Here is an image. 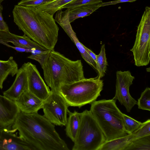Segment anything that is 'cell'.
Masks as SVG:
<instances>
[{"mask_svg":"<svg viewBox=\"0 0 150 150\" xmlns=\"http://www.w3.org/2000/svg\"><path fill=\"white\" fill-rule=\"evenodd\" d=\"M132 134L133 140L150 135V119L142 123L139 127Z\"/></svg>","mask_w":150,"mask_h":150,"instance_id":"cell-27","label":"cell"},{"mask_svg":"<svg viewBox=\"0 0 150 150\" xmlns=\"http://www.w3.org/2000/svg\"><path fill=\"white\" fill-rule=\"evenodd\" d=\"M116 101L113 98L96 100L91 103L90 111L106 141L129 134L125 129L122 113L117 106Z\"/></svg>","mask_w":150,"mask_h":150,"instance_id":"cell-4","label":"cell"},{"mask_svg":"<svg viewBox=\"0 0 150 150\" xmlns=\"http://www.w3.org/2000/svg\"><path fill=\"white\" fill-rule=\"evenodd\" d=\"M0 43L6 46L12 48L17 51L20 52L32 53L35 50V49H29L22 47H19L15 46H12L8 44L7 43L5 42L0 40Z\"/></svg>","mask_w":150,"mask_h":150,"instance_id":"cell-31","label":"cell"},{"mask_svg":"<svg viewBox=\"0 0 150 150\" xmlns=\"http://www.w3.org/2000/svg\"><path fill=\"white\" fill-rule=\"evenodd\" d=\"M23 65L27 71L28 90L44 101L51 93L49 87L46 84L35 65L29 62L24 63Z\"/></svg>","mask_w":150,"mask_h":150,"instance_id":"cell-10","label":"cell"},{"mask_svg":"<svg viewBox=\"0 0 150 150\" xmlns=\"http://www.w3.org/2000/svg\"><path fill=\"white\" fill-rule=\"evenodd\" d=\"M51 91L50 95L43 101L42 108L43 115L54 125L65 126L69 106L59 92Z\"/></svg>","mask_w":150,"mask_h":150,"instance_id":"cell-8","label":"cell"},{"mask_svg":"<svg viewBox=\"0 0 150 150\" xmlns=\"http://www.w3.org/2000/svg\"><path fill=\"white\" fill-rule=\"evenodd\" d=\"M85 48L88 53L93 59L96 63V55L92 50L85 46Z\"/></svg>","mask_w":150,"mask_h":150,"instance_id":"cell-34","label":"cell"},{"mask_svg":"<svg viewBox=\"0 0 150 150\" xmlns=\"http://www.w3.org/2000/svg\"><path fill=\"white\" fill-rule=\"evenodd\" d=\"M137 0H117L105 2H102L99 4L100 7L104 6L112 5H115L117 4L127 2H132Z\"/></svg>","mask_w":150,"mask_h":150,"instance_id":"cell-33","label":"cell"},{"mask_svg":"<svg viewBox=\"0 0 150 150\" xmlns=\"http://www.w3.org/2000/svg\"><path fill=\"white\" fill-rule=\"evenodd\" d=\"M53 0H21L18 5L26 6L36 7Z\"/></svg>","mask_w":150,"mask_h":150,"instance_id":"cell-30","label":"cell"},{"mask_svg":"<svg viewBox=\"0 0 150 150\" xmlns=\"http://www.w3.org/2000/svg\"><path fill=\"white\" fill-rule=\"evenodd\" d=\"M18 70V65L12 57H10L7 60H0V88H3V82L8 76H13Z\"/></svg>","mask_w":150,"mask_h":150,"instance_id":"cell-17","label":"cell"},{"mask_svg":"<svg viewBox=\"0 0 150 150\" xmlns=\"http://www.w3.org/2000/svg\"><path fill=\"white\" fill-rule=\"evenodd\" d=\"M69 10L68 8L64 11H63L62 9L58 10L56 12L54 20L61 26L71 40L73 38L76 36L70 22Z\"/></svg>","mask_w":150,"mask_h":150,"instance_id":"cell-19","label":"cell"},{"mask_svg":"<svg viewBox=\"0 0 150 150\" xmlns=\"http://www.w3.org/2000/svg\"><path fill=\"white\" fill-rule=\"evenodd\" d=\"M102 2V0H75L63 6L62 9H72L82 5L97 4Z\"/></svg>","mask_w":150,"mask_h":150,"instance_id":"cell-28","label":"cell"},{"mask_svg":"<svg viewBox=\"0 0 150 150\" xmlns=\"http://www.w3.org/2000/svg\"><path fill=\"white\" fill-rule=\"evenodd\" d=\"M11 128L34 150H69L54 125L38 112L18 113Z\"/></svg>","mask_w":150,"mask_h":150,"instance_id":"cell-1","label":"cell"},{"mask_svg":"<svg viewBox=\"0 0 150 150\" xmlns=\"http://www.w3.org/2000/svg\"><path fill=\"white\" fill-rule=\"evenodd\" d=\"M15 80L11 86L3 92V95L16 101L24 91L28 90L27 74L24 65L19 69L16 74Z\"/></svg>","mask_w":150,"mask_h":150,"instance_id":"cell-13","label":"cell"},{"mask_svg":"<svg viewBox=\"0 0 150 150\" xmlns=\"http://www.w3.org/2000/svg\"><path fill=\"white\" fill-rule=\"evenodd\" d=\"M0 150H34L29 144L21 140L11 125L0 127Z\"/></svg>","mask_w":150,"mask_h":150,"instance_id":"cell-11","label":"cell"},{"mask_svg":"<svg viewBox=\"0 0 150 150\" xmlns=\"http://www.w3.org/2000/svg\"><path fill=\"white\" fill-rule=\"evenodd\" d=\"M67 122L65 126L67 135L74 142L78 133L80 123L81 113L75 110L73 112L69 111Z\"/></svg>","mask_w":150,"mask_h":150,"instance_id":"cell-16","label":"cell"},{"mask_svg":"<svg viewBox=\"0 0 150 150\" xmlns=\"http://www.w3.org/2000/svg\"><path fill=\"white\" fill-rule=\"evenodd\" d=\"M14 22L24 34L49 50L54 49L59 28L53 15L35 7L15 5Z\"/></svg>","mask_w":150,"mask_h":150,"instance_id":"cell-2","label":"cell"},{"mask_svg":"<svg viewBox=\"0 0 150 150\" xmlns=\"http://www.w3.org/2000/svg\"><path fill=\"white\" fill-rule=\"evenodd\" d=\"M0 40L6 43L11 42L14 46L29 49H35L42 51L48 50L25 35L19 36L8 32H0Z\"/></svg>","mask_w":150,"mask_h":150,"instance_id":"cell-15","label":"cell"},{"mask_svg":"<svg viewBox=\"0 0 150 150\" xmlns=\"http://www.w3.org/2000/svg\"><path fill=\"white\" fill-rule=\"evenodd\" d=\"M138 108L144 110L150 111V88L146 87L138 99L137 104Z\"/></svg>","mask_w":150,"mask_h":150,"instance_id":"cell-26","label":"cell"},{"mask_svg":"<svg viewBox=\"0 0 150 150\" xmlns=\"http://www.w3.org/2000/svg\"><path fill=\"white\" fill-rule=\"evenodd\" d=\"M3 9V6L0 4V32H9L8 25L3 19L2 14Z\"/></svg>","mask_w":150,"mask_h":150,"instance_id":"cell-32","label":"cell"},{"mask_svg":"<svg viewBox=\"0 0 150 150\" xmlns=\"http://www.w3.org/2000/svg\"><path fill=\"white\" fill-rule=\"evenodd\" d=\"M5 0H0V4L3 1Z\"/></svg>","mask_w":150,"mask_h":150,"instance_id":"cell-35","label":"cell"},{"mask_svg":"<svg viewBox=\"0 0 150 150\" xmlns=\"http://www.w3.org/2000/svg\"><path fill=\"white\" fill-rule=\"evenodd\" d=\"M74 0H53L35 7L53 15L58 10L62 9L63 6Z\"/></svg>","mask_w":150,"mask_h":150,"instance_id":"cell-21","label":"cell"},{"mask_svg":"<svg viewBox=\"0 0 150 150\" xmlns=\"http://www.w3.org/2000/svg\"><path fill=\"white\" fill-rule=\"evenodd\" d=\"M96 71L98 75L96 77L101 79L104 77L106 73L108 63L105 52V45L103 44L101 47L99 54L96 55Z\"/></svg>","mask_w":150,"mask_h":150,"instance_id":"cell-23","label":"cell"},{"mask_svg":"<svg viewBox=\"0 0 150 150\" xmlns=\"http://www.w3.org/2000/svg\"><path fill=\"white\" fill-rule=\"evenodd\" d=\"M116 77L115 93L113 99L118 100L125 106L127 112H129L137 103L129 92V87L132 84L134 77L129 70L117 71Z\"/></svg>","mask_w":150,"mask_h":150,"instance_id":"cell-9","label":"cell"},{"mask_svg":"<svg viewBox=\"0 0 150 150\" xmlns=\"http://www.w3.org/2000/svg\"><path fill=\"white\" fill-rule=\"evenodd\" d=\"M103 80L97 77L83 79L61 86L59 93L69 106L79 108L96 100L103 89Z\"/></svg>","mask_w":150,"mask_h":150,"instance_id":"cell-5","label":"cell"},{"mask_svg":"<svg viewBox=\"0 0 150 150\" xmlns=\"http://www.w3.org/2000/svg\"><path fill=\"white\" fill-rule=\"evenodd\" d=\"M134 45L130 50L133 53L134 64L146 66L150 62V7L146 6L137 26Z\"/></svg>","mask_w":150,"mask_h":150,"instance_id":"cell-7","label":"cell"},{"mask_svg":"<svg viewBox=\"0 0 150 150\" xmlns=\"http://www.w3.org/2000/svg\"><path fill=\"white\" fill-rule=\"evenodd\" d=\"M43 101L28 90L24 92L15 102L21 112L32 113L38 112L42 109Z\"/></svg>","mask_w":150,"mask_h":150,"instance_id":"cell-14","label":"cell"},{"mask_svg":"<svg viewBox=\"0 0 150 150\" xmlns=\"http://www.w3.org/2000/svg\"><path fill=\"white\" fill-rule=\"evenodd\" d=\"M99 4L82 5L69 9V17L70 23L78 18L90 15L100 7Z\"/></svg>","mask_w":150,"mask_h":150,"instance_id":"cell-18","label":"cell"},{"mask_svg":"<svg viewBox=\"0 0 150 150\" xmlns=\"http://www.w3.org/2000/svg\"><path fill=\"white\" fill-rule=\"evenodd\" d=\"M133 139L132 134L109 141H106L99 150H125L126 146Z\"/></svg>","mask_w":150,"mask_h":150,"instance_id":"cell-20","label":"cell"},{"mask_svg":"<svg viewBox=\"0 0 150 150\" xmlns=\"http://www.w3.org/2000/svg\"><path fill=\"white\" fill-rule=\"evenodd\" d=\"M45 80L52 91L85 78L80 60H72L54 50H50L40 64Z\"/></svg>","mask_w":150,"mask_h":150,"instance_id":"cell-3","label":"cell"},{"mask_svg":"<svg viewBox=\"0 0 150 150\" xmlns=\"http://www.w3.org/2000/svg\"><path fill=\"white\" fill-rule=\"evenodd\" d=\"M20 112L15 101L0 95V127L11 125Z\"/></svg>","mask_w":150,"mask_h":150,"instance_id":"cell-12","label":"cell"},{"mask_svg":"<svg viewBox=\"0 0 150 150\" xmlns=\"http://www.w3.org/2000/svg\"><path fill=\"white\" fill-rule=\"evenodd\" d=\"M49 50L43 51L35 49L33 52L31 53V55L28 57V58L37 61L40 64Z\"/></svg>","mask_w":150,"mask_h":150,"instance_id":"cell-29","label":"cell"},{"mask_svg":"<svg viewBox=\"0 0 150 150\" xmlns=\"http://www.w3.org/2000/svg\"><path fill=\"white\" fill-rule=\"evenodd\" d=\"M71 41L75 45L84 60L96 71V63L86 50L85 46L79 42L77 37L73 38Z\"/></svg>","mask_w":150,"mask_h":150,"instance_id":"cell-24","label":"cell"},{"mask_svg":"<svg viewBox=\"0 0 150 150\" xmlns=\"http://www.w3.org/2000/svg\"><path fill=\"white\" fill-rule=\"evenodd\" d=\"M106 141L104 135L90 110L81 112L79 129L72 150H99Z\"/></svg>","mask_w":150,"mask_h":150,"instance_id":"cell-6","label":"cell"},{"mask_svg":"<svg viewBox=\"0 0 150 150\" xmlns=\"http://www.w3.org/2000/svg\"><path fill=\"white\" fill-rule=\"evenodd\" d=\"M122 115L125 129L129 134L137 130L142 123L123 113Z\"/></svg>","mask_w":150,"mask_h":150,"instance_id":"cell-25","label":"cell"},{"mask_svg":"<svg viewBox=\"0 0 150 150\" xmlns=\"http://www.w3.org/2000/svg\"><path fill=\"white\" fill-rule=\"evenodd\" d=\"M125 150H150V135L133 140Z\"/></svg>","mask_w":150,"mask_h":150,"instance_id":"cell-22","label":"cell"}]
</instances>
